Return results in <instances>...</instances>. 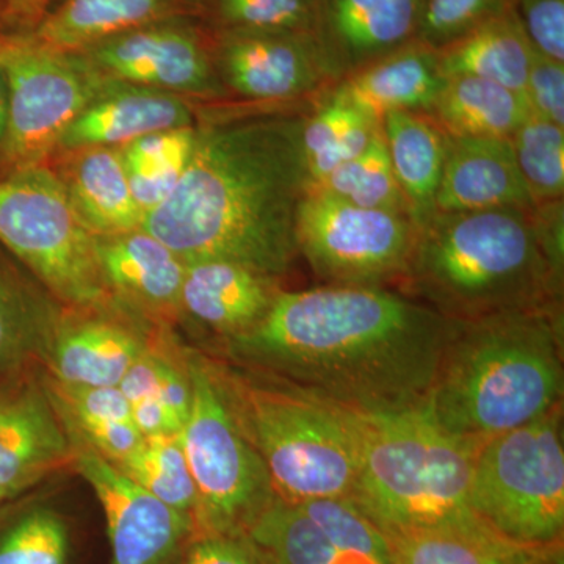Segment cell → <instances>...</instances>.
<instances>
[{"label": "cell", "instance_id": "15", "mask_svg": "<svg viewBox=\"0 0 564 564\" xmlns=\"http://www.w3.org/2000/svg\"><path fill=\"white\" fill-rule=\"evenodd\" d=\"M76 451L43 375L0 383V491L11 499L73 467Z\"/></svg>", "mask_w": 564, "mask_h": 564}, {"label": "cell", "instance_id": "21", "mask_svg": "<svg viewBox=\"0 0 564 564\" xmlns=\"http://www.w3.org/2000/svg\"><path fill=\"white\" fill-rule=\"evenodd\" d=\"M445 82L437 51L413 41L355 70L326 93L381 122L391 111L429 113Z\"/></svg>", "mask_w": 564, "mask_h": 564}, {"label": "cell", "instance_id": "38", "mask_svg": "<svg viewBox=\"0 0 564 564\" xmlns=\"http://www.w3.org/2000/svg\"><path fill=\"white\" fill-rule=\"evenodd\" d=\"M209 31L313 33L318 0H198Z\"/></svg>", "mask_w": 564, "mask_h": 564}, {"label": "cell", "instance_id": "3", "mask_svg": "<svg viewBox=\"0 0 564 564\" xmlns=\"http://www.w3.org/2000/svg\"><path fill=\"white\" fill-rule=\"evenodd\" d=\"M558 311L525 310L456 323L426 410L445 432L484 444L562 404Z\"/></svg>", "mask_w": 564, "mask_h": 564}, {"label": "cell", "instance_id": "32", "mask_svg": "<svg viewBox=\"0 0 564 564\" xmlns=\"http://www.w3.org/2000/svg\"><path fill=\"white\" fill-rule=\"evenodd\" d=\"M247 538L261 564H384L337 551L299 505L278 497Z\"/></svg>", "mask_w": 564, "mask_h": 564}, {"label": "cell", "instance_id": "33", "mask_svg": "<svg viewBox=\"0 0 564 564\" xmlns=\"http://www.w3.org/2000/svg\"><path fill=\"white\" fill-rule=\"evenodd\" d=\"M113 466L144 491L191 516L195 522L198 496L180 434L144 437L132 454Z\"/></svg>", "mask_w": 564, "mask_h": 564}, {"label": "cell", "instance_id": "2", "mask_svg": "<svg viewBox=\"0 0 564 564\" xmlns=\"http://www.w3.org/2000/svg\"><path fill=\"white\" fill-rule=\"evenodd\" d=\"M303 118L199 126L187 169L141 228L184 262L220 259L280 281L300 256L296 218L311 187Z\"/></svg>", "mask_w": 564, "mask_h": 564}, {"label": "cell", "instance_id": "30", "mask_svg": "<svg viewBox=\"0 0 564 564\" xmlns=\"http://www.w3.org/2000/svg\"><path fill=\"white\" fill-rule=\"evenodd\" d=\"M196 139L198 128L185 126L148 133L118 148L143 218L172 195L191 162Z\"/></svg>", "mask_w": 564, "mask_h": 564}, {"label": "cell", "instance_id": "36", "mask_svg": "<svg viewBox=\"0 0 564 564\" xmlns=\"http://www.w3.org/2000/svg\"><path fill=\"white\" fill-rule=\"evenodd\" d=\"M510 140L534 206L563 199L564 128L530 111Z\"/></svg>", "mask_w": 564, "mask_h": 564}, {"label": "cell", "instance_id": "44", "mask_svg": "<svg viewBox=\"0 0 564 564\" xmlns=\"http://www.w3.org/2000/svg\"><path fill=\"white\" fill-rule=\"evenodd\" d=\"M10 115V90L9 79H7L6 70L0 65V150H2L3 141H6L7 129H9Z\"/></svg>", "mask_w": 564, "mask_h": 564}, {"label": "cell", "instance_id": "19", "mask_svg": "<svg viewBox=\"0 0 564 564\" xmlns=\"http://www.w3.org/2000/svg\"><path fill=\"white\" fill-rule=\"evenodd\" d=\"M185 126H195V110L187 98L110 80L70 122L58 141L57 152L120 148L148 133Z\"/></svg>", "mask_w": 564, "mask_h": 564}, {"label": "cell", "instance_id": "42", "mask_svg": "<svg viewBox=\"0 0 564 564\" xmlns=\"http://www.w3.org/2000/svg\"><path fill=\"white\" fill-rule=\"evenodd\" d=\"M192 543L184 564H261L247 536H203Z\"/></svg>", "mask_w": 564, "mask_h": 564}, {"label": "cell", "instance_id": "17", "mask_svg": "<svg viewBox=\"0 0 564 564\" xmlns=\"http://www.w3.org/2000/svg\"><path fill=\"white\" fill-rule=\"evenodd\" d=\"M421 0H318L313 35L336 84L415 41Z\"/></svg>", "mask_w": 564, "mask_h": 564}, {"label": "cell", "instance_id": "14", "mask_svg": "<svg viewBox=\"0 0 564 564\" xmlns=\"http://www.w3.org/2000/svg\"><path fill=\"white\" fill-rule=\"evenodd\" d=\"M69 436L74 470L91 486L106 514L110 564H166L185 541L195 540L191 516L161 502L79 437Z\"/></svg>", "mask_w": 564, "mask_h": 564}, {"label": "cell", "instance_id": "1", "mask_svg": "<svg viewBox=\"0 0 564 564\" xmlns=\"http://www.w3.org/2000/svg\"><path fill=\"white\" fill-rule=\"evenodd\" d=\"M456 321L386 288L281 291L258 325L223 339L237 366L373 414L425 403Z\"/></svg>", "mask_w": 564, "mask_h": 564}, {"label": "cell", "instance_id": "31", "mask_svg": "<svg viewBox=\"0 0 564 564\" xmlns=\"http://www.w3.org/2000/svg\"><path fill=\"white\" fill-rule=\"evenodd\" d=\"M321 99L313 113L303 118V152L311 187L361 155L381 131V122L328 93Z\"/></svg>", "mask_w": 564, "mask_h": 564}, {"label": "cell", "instance_id": "35", "mask_svg": "<svg viewBox=\"0 0 564 564\" xmlns=\"http://www.w3.org/2000/svg\"><path fill=\"white\" fill-rule=\"evenodd\" d=\"M69 530L47 505L0 507V564H66Z\"/></svg>", "mask_w": 564, "mask_h": 564}, {"label": "cell", "instance_id": "16", "mask_svg": "<svg viewBox=\"0 0 564 564\" xmlns=\"http://www.w3.org/2000/svg\"><path fill=\"white\" fill-rule=\"evenodd\" d=\"M133 307L115 299L104 306L65 310L44 373L58 383L118 386L154 334L132 321Z\"/></svg>", "mask_w": 564, "mask_h": 564}, {"label": "cell", "instance_id": "24", "mask_svg": "<svg viewBox=\"0 0 564 564\" xmlns=\"http://www.w3.org/2000/svg\"><path fill=\"white\" fill-rule=\"evenodd\" d=\"M57 173L70 206L95 237L141 228L143 214L133 199L118 148L58 152Z\"/></svg>", "mask_w": 564, "mask_h": 564}, {"label": "cell", "instance_id": "25", "mask_svg": "<svg viewBox=\"0 0 564 564\" xmlns=\"http://www.w3.org/2000/svg\"><path fill=\"white\" fill-rule=\"evenodd\" d=\"M198 14V0H63L25 35L50 50L77 54L151 22Z\"/></svg>", "mask_w": 564, "mask_h": 564}, {"label": "cell", "instance_id": "23", "mask_svg": "<svg viewBox=\"0 0 564 564\" xmlns=\"http://www.w3.org/2000/svg\"><path fill=\"white\" fill-rule=\"evenodd\" d=\"M63 307L0 254V383L46 369Z\"/></svg>", "mask_w": 564, "mask_h": 564}, {"label": "cell", "instance_id": "5", "mask_svg": "<svg viewBox=\"0 0 564 564\" xmlns=\"http://www.w3.org/2000/svg\"><path fill=\"white\" fill-rule=\"evenodd\" d=\"M351 499L383 532L489 529L469 502L481 444L445 432L425 403L361 414Z\"/></svg>", "mask_w": 564, "mask_h": 564}, {"label": "cell", "instance_id": "13", "mask_svg": "<svg viewBox=\"0 0 564 564\" xmlns=\"http://www.w3.org/2000/svg\"><path fill=\"white\" fill-rule=\"evenodd\" d=\"M215 69L226 91L254 102L323 96L336 85L313 33L210 31Z\"/></svg>", "mask_w": 564, "mask_h": 564}, {"label": "cell", "instance_id": "7", "mask_svg": "<svg viewBox=\"0 0 564 564\" xmlns=\"http://www.w3.org/2000/svg\"><path fill=\"white\" fill-rule=\"evenodd\" d=\"M192 380V408L180 434L198 507L195 540L247 536L276 499L261 455L240 429L209 358L185 350Z\"/></svg>", "mask_w": 564, "mask_h": 564}, {"label": "cell", "instance_id": "39", "mask_svg": "<svg viewBox=\"0 0 564 564\" xmlns=\"http://www.w3.org/2000/svg\"><path fill=\"white\" fill-rule=\"evenodd\" d=\"M516 6L518 0H421L415 41L434 51L444 50Z\"/></svg>", "mask_w": 564, "mask_h": 564}, {"label": "cell", "instance_id": "4", "mask_svg": "<svg viewBox=\"0 0 564 564\" xmlns=\"http://www.w3.org/2000/svg\"><path fill=\"white\" fill-rule=\"evenodd\" d=\"M532 210L436 212L419 228L400 284L411 299L456 322L558 311L563 278L545 258Z\"/></svg>", "mask_w": 564, "mask_h": 564}, {"label": "cell", "instance_id": "9", "mask_svg": "<svg viewBox=\"0 0 564 564\" xmlns=\"http://www.w3.org/2000/svg\"><path fill=\"white\" fill-rule=\"evenodd\" d=\"M469 502L475 516L505 540L536 547L563 544L562 404L481 444Z\"/></svg>", "mask_w": 564, "mask_h": 564}, {"label": "cell", "instance_id": "40", "mask_svg": "<svg viewBox=\"0 0 564 564\" xmlns=\"http://www.w3.org/2000/svg\"><path fill=\"white\" fill-rule=\"evenodd\" d=\"M516 10L533 50L564 63V0H518Z\"/></svg>", "mask_w": 564, "mask_h": 564}, {"label": "cell", "instance_id": "8", "mask_svg": "<svg viewBox=\"0 0 564 564\" xmlns=\"http://www.w3.org/2000/svg\"><path fill=\"white\" fill-rule=\"evenodd\" d=\"M0 243L63 310L113 302L80 221L50 163L0 173Z\"/></svg>", "mask_w": 564, "mask_h": 564}, {"label": "cell", "instance_id": "10", "mask_svg": "<svg viewBox=\"0 0 564 564\" xmlns=\"http://www.w3.org/2000/svg\"><path fill=\"white\" fill-rule=\"evenodd\" d=\"M10 90L2 172L43 165L77 117L109 85L80 54L41 46L28 35L0 36Z\"/></svg>", "mask_w": 564, "mask_h": 564}, {"label": "cell", "instance_id": "27", "mask_svg": "<svg viewBox=\"0 0 564 564\" xmlns=\"http://www.w3.org/2000/svg\"><path fill=\"white\" fill-rule=\"evenodd\" d=\"M383 533L393 564H563V544H518L491 529Z\"/></svg>", "mask_w": 564, "mask_h": 564}, {"label": "cell", "instance_id": "11", "mask_svg": "<svg viewBox=\"0 0 564 564\" xmlns=\"http://www.w3.org/2000/svg\"><path fill=\"white\" fill-rule=\"evenodd\" d=\"M417 232L408 215L351 206L314 188L296 218L300 256L333 285L384 288L402 280Z\"/></svg>", "mask_w": 564, "mask_h": 564}, {"label": "cell", "instance_id": "28", "mask_svg": "<svg viewBox=\"0 0 564 564\" xmlns=\"http://www.w3.org/2000/svg\"><path fill=\"white\" fill-rule=\"evenodd\" d=\"M448 137L510 140L530 115L524 93L473 76L447 77L429 113Z\"/></svg>", "mask_w": 564, "mask_h": 564}, {"label": "cell", "instance_id": "45", "mask_svg": "<svg viewBox=\"0 0 564 564\" xmlns=\"http://www.w3.org/2000/svg\"><path fill=\"white\" fill-rule=\"evenodd\" d=\"M11 500L10 496H7L6 492L0 491V507H2L3 503L9 502Z\"/></svg>", "mask_w": 564, "mask_h": 564}, {"label": "cell", "instance_id": "43", "mask_svg": "<svg viewBox=\"0 0 564 564\" xmlns=\"http://www.w3.org/2000/svg\"><path fill=\"white\" fill-rule=\"evenodd\" d=\"M51 0H10L9 11L29 24H35L46 14Z\"/></svg>", "mask_w": 564, "mask_h": 564}, {"label": "cell", "instance_id": "29", "mask_svg": "<svg viewBox=\"0 0 564 564\" xmlns=\"http://www.w3.org/2000/svg\"><path fill=\"white\" fill-rule=\"evenodd\" d=\"M445 77L473 76L524 93L534 50L518 10L437 51Z\"/></svg>", "mask_w": 564, "mask_h": 564}, {"label": "cell", "instance_id": "34", "mask_svg": "<svg viewBox=\"0 0 564 564\" xmlns=\"http://www.w3.org/2000/svg\"><path fill=\"white\" fill-rule=\"evenodd\" d=\"M310 188L328 193L351 206L395 212L411 217L410 204L404 198L389 161L383 129L361 155L345 162Z\"/></svg>", "mask_w": 564, "mask_h": 564}, {"label": "cell", "instance_id": "6", "mask_svg": "<svg viewBox=\"0 0 564 564\" xmlns=\"http://www.w3.org/2000/svg\"><path fill=\"white\" fill-rule=\"evenodd\" d=\"M210 362L278 499L302 503L352 496L361 462L359 413L273 375Z\"/></svg>", "mask_w": 564, "mask_h": 564}, {"label": "cell", "instance_id": "22", "mask_svg": "<svg viewBox=\"0 0 564 564\" xmlns=\"http://www.w3.org/2000/svg\"><path fill=\"white\" fill-rule=\"evenodd\" d=\"M500 207H534L516 163L511 140L448 137L447 158L436 193V212Z\"/></svg>", "mask_w": 564, "mask_h": 564}, {"label": "cell", "instance_id": "46", "mask_svg": "<svg viewBox=\"0 0 564 564\" xmlns=\"http://www.w3.org/2000/svg\"><path fill=\"white\" fill-rule=\"evenodd\" d=\"M9 2H10V0H9Z\"/></svg>", "mask_w": 564, "mask_h": 564}, {"label": "cell", "instance_id": "37", "mask_svg": "<svg viewBox=\"0 0 564 564\" xmlns=\"http://www.w3.org/2000/svg\"><path fill=\"white\" fill-rule=\"evenodd\" d=\"M344 554L393 564L388 538L351 497H323L295 503Z\"/></svg>", "mask_w": 564, "mask_h": 564}, {"label": "cell", "instance_id": "41", "mask_svg": "<svg viewBox=\"0 0 564 564\" xmlns=\"http://www.w3.org/2000/svg\"><path fill=\"white\" fill-rule=\"evenodd\" d=\"M524 95L533 115L564 128V63L534 51Z\"/></svg>", "mask_w": 564, "mask_h": 564}, {"label": "cell", "instance_id": "12", "mask_svg": "<svg viewBox=\"0 0 564 564\" xmlns=\"http://www.w3.org/2000/svg\"><path fill=\"white\" fill-rule=\"evenodd\" d=\"M77 54L110 80L187 99L228 96L215 69L210 31L195 17L151 22Z\"/></svg>", "mask_w": 564, "mask_h": 564}, {"label": "cell", "instance_id": "20", "mask_svg": "<svg viewBox=\"0 0 564 564\" xmlns=\"http://www.w3.org/2000/svg\"><path fill=\"white\" fill-rule=\"evenodd\" d=\"M182 314L229 339L251 329L269 313L280 282L240 263L204 259L184 262Z\"/></svg>", "mask_w": 564, "mask_h": 564}, {"label": "cell", "instance_id": "18", "mask_svg": "<svg viewBox=\"0 0 564 564\" xmlns=\"http://www.w3.org/2000/svg\"><path fill=\"white\" fill-rule=\"evenodd\" d=\"M96 256L115 299L159 322L177 321L185 263L162 240L143 228L95 237Z\"/></svg>", "mask_w": 564, "mask_h": 564}, {"label": "cell", "instance_id": "26", "mask_svg": "<svg viewBox=\"0 0 564 564\" xmlns=\"http://www.w3.org/2000/svg\"><path fill=\"white\" fill-rule=\"evenodd\" d=\"M393 174L421 228L436 214L448 135L425 113L391 111L381 121Z\"/></svg>", "mask_w": 564, "mask_h": 564}]
</instances>
